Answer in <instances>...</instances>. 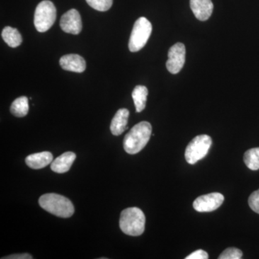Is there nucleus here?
<instances>
[{
  "mask_svg": "<svg viewBox=\"0 0 259 259\" xmlns=\"http://www.w3.org/2000/svg\"><path fill=\"white\" fill-rule=\"evenodd\" d=\"M152 134V126L143 121L136 124L124 138V149L129 154H136L144 149Z\"/></svg>",
  "mask_w": 259,
  "mask_h": 259,
  "instance_id": "1",
  "label": "nucleus"
},
{
  "mask_svg": "<svg viewBox=\"0 0 259 259\" xmlns=\"http://www.w3.org/2000/svg\"><path fill=\"white\" fill-rule=\"evenodd\" d=\"M39 204L44 210L57 217L68 218L74 213V207L69 199L55 193L45 194L40 197Z\"/></svg>",
  "mask_w": 259,
  "mask_h": 259,
  "instance_id": "2",
  "label": "nucleus"
},
{
  "mask_svg": "<svg viewBox=\"0 0 259 259\" xmlns=\"http://www.w3.org/2000/svg\"><path fill=\"white\" fill-rule=\"evenodd\" d=\"M146 217L138 207H129L122 211L120 218L121 231L131 236H139L144 233Z\"/></svg>",
  "mask_w": 259,
  "mask_h": 259,
  "instance_id": "3",
  "label": "nucleus"
},
{
  "mask_svg": "<svg viewBox=\"0 0 259 259\" xmlns=\"http://www.w3.org/2000/svg\"><path fill=\"white\" fill-rule=\"evenodd\" d=\"M152 32V25L144 17L140 18L134 24L129 40V50L131 52H138L147 44Z\"/></svg>",
  "mask_w": 259,
  "mask_h": 259,
  "instance_id": "4",
  "label": "nucleus"
},
{
  "mask_svg": "<svg viewBox=\"0 0 259 259\" xmlns=\"http://www.w3.org/2000/svg\"><path fill=\"white\" fill-rule=\"evenodd\" d=\"M56 19V7L52 2L44 0L37 5L34 15V25L37 31L47 32L55 23Z\"/></svg>",
  "mask_w": 259,
  "mask_h": 259,
  "instance_id": "5",
  "label": "nucleus"
},
{
  "mask_svg": "<svg viewBox=\"0 0 259 259\" xmlns=\"http://www.w3.org/2000/svg\"><path fill=\"white\" fill-rule=\"evenodd\" d=\"M212 144V139L207 135L196 136L186 148V161L190 164H194L202 160L207 156Z\"/></svg>",
  "mask_w": 259,
  "mask_h": 259,
  "instance_id": "6",
  "label": "nucleus"
},
{
  "mask_svg": "<svg viewBox=\"0 0 259 259\" xmlns=\"http://www.w3.org/2000/svg\"><path fill=\"white\" fill-rule=\"evenodd\" d=\"M224 196L219 192L205 194L197 197L193 202V207L199 212H212L222 205Z\"/></svg>",
  "mask_w": 259,
  "mask_h": 259,
  "instance_id": "7",
  "label": "nucleus"
},
{
  "mask_svg": "<svg viewBox=\"0 0 259 259\" xmlns=\"http://www.w3.org/2000/svg\"><path fill=\"white\" fill-rule=\"evenodd\" d=\"M166 61V68L171 74H176L183 68L185 63V46L182 42H177L170 48Z\"/></svg>",
  "mask_w": 259,
  "mask_h": 259,
  "instance_id": "8",
  "label": "nucleus"
},
{
  "mask_svg": "<svg viewBox=\"0 0 259 259\" xmlns=\"http://www.w3.org/2000/svg\"><path fill=\"white\" fill-rule=\"evenodd\" d=\"M60 27L66 33L78 35L82 30V22L79 12L71 9L66 12L61 17Z\"/></svg>",
  "mask_w": 259,
  "mask_h": 259,
  "instance_id": "9",
  "label": "nucleus"
},
{
  "mask_svg": "<svg viewBox=\"0 0 259 259\" xmlns=\"http://www.w3.org/2000/svg\"><path fill=\"white\" fill-rule=\"evenodd\" d=\"M61 68L66 71L82 73L86 69V61L77 54H68L63 56L59 61Z\"/></svg>",
  "mask_w": 259,
  "mask_h": 259,
  "instance_id": "10",
  "label": "nucleus"
},
{
  "mask_svg": "<svg viewBox=\"0 0 259 259\" xmlns=\"http://www.w3.org/2000/svg\"><path fill=\"white\" fill-rule=\"evenodd\" d=\"M190 8L197 20L205 21L212 15L213 3L212 0H190Z\"/></svg>",
  "mask_w": 259,
  "mask_h": 259,
  "instance_id": "11",
  "label": "nucleus"
},
{
  "mask_svg": "<svg viewBox=\"0 0 259 259\" xmlns=\"http://www.w3.org/2000/svg\"><path fill=\"white\" fill-rule=\"evenodd\" d=\"M129 115L130 112L127 109L122 108L117 110L110 125V131L112 135L115 136H120L127 128Z\"/></svg>",
  "mask_w": 259,
  "mask_h": 259,
  "instance_id": "12",
  "label": "nucleus"
},
{
  "mask_svg": "<svg viewBox=\"0 0 259 259\" xmlns=\"http://www.w3.org/2000/svg\"><path fill=\"white\" fill-rule=\"evenodd\" d=\"M76 157V154L70 151L63 153L52 161L51 164V170L58 174H64L69 171Z\"/></svg>",
  "mask_w": 259,
  "mask_h": 259,
  "instance_id": "13",
  "label": "nucleus"
},
{
  "mask_svg": "<svg viewBox=\"0 0 259 259\" xmlns=\"http://www.w3.org/2000/svg\"><path fill=\"white\" fill-rule=\"evenodd\" d=\"M54 156L49 151L33 153L25 158V163L32 169H40L52 163Z\"/></svg>",
  "mask_w": 259,
  "mask_h": 259,
  "instance_id": "14",
  "label": "nucleus"
},
{
  "mask_svg": "<svg viewBox=\"0 0 259 259\" xmlns=\"http://www.w3.org/2000/svg\"><path fill=\"white\" fill-rule=\"evenodd\" d=\"M148 94V89L145 86L138 85L134 88L132 93V97L136 106V112H142L146 108Z\"/></svg>",
  "mask_w": 259,
  "mask_h": 259,
  "instance_id": "15",
  "label": "nucleus"
},
{
  "mask_svg": "<svg viewBox=\"0 0 259 259\" xmlns=\"http://www.w3.org/2000/svg\"><path fill=\"white\" fill-rule=\"evenodd\" d=\"M2 37L5 42L11 48H17L20 46L23 41L21 35L18 29L7 26L2 32Z\"/></svg>",
  "mask_w": 259,
  "mask_h": 259,
  "instance_id": "16",
  "label": "nucleus"
},
{
  "mask_svg": "<svg viewBox=\"0 0 259 259\" xmlns=\"http://www.w3.org/2000/svg\"><path fill=\"white\" fill-rule=\"evenodd\" d=\"M29 105L28 97H18L12 103L10 112L15 117H23L28 115Z\"/></svg>",
  "mask_w": 259,
  "mask_h": 259,
  "instance_id": "17",
  "label": "nucleus"
},
{
  "mask_svg": "<svg viewBox=\"0 0 259 259\" xmlns=\"http://www.w3.org/2000/svg\"><path fill=\"white\" fill-rule=\"evenodd\" d=\"M245 164L250 170L259 169V147L248 150L243 156Z\"/></svg>",
  "mask_w": 259,
  "mask_h": 259,
  "instance_id": "18",
  "label": "nucleus"
},
{
  "mask_svg": "<svg viewBox=\"0 0 259 259\" xmlns=\"http://www.w3.org/2000/svg\"><path fill=\"white\" fill-rule=\"evenodd\" d=\"M88 4L97 11L105 12L111 8L113 0H86Z\"/></svg>",
  "mask_w": 259,
  "mask_h": 259,
  "instance_id": "19",
  "label": "nucleus"
},
{
  "mask_svg": "<svg viewBox=\"0 0 259 259\" xmlns=\"http://www.w3.org/2000/svg\"><path fill=\"white\" fill-rule=\"evenodd\" d=\"M243 253L241 250L236 248H228L218 257L219 259H241Z\"/></svg>",
  "mask_w": 259,
  "mask_h": 259,
  "instance_id": "20",
  "label": "nucleus"
},
{
  "mask_svg": "<svg viewBox=\"0 0 259 259\" xmlns=\"http://www.w3.org/2000/svg\"><path fill=\"white\" fill-rule=\"evenodd\" d=\"M248 204L253 212L259 214V190L250 194L248 198Z\"/></svg>",
  "mask_w": 259,
  "mask_h": 259,
  "instance_id": "21",
  "label": "nucleus"
},
{
  "mask_svg": "<svg viewBox=\"0 0 259 259\" xmlns=\"http://www.w3.org/2000/svg\"><path fill=\"white\" fill-rule=\"evenodd\" d=\"M209 258L208 253L203 250H197L191 253L186 259H207Z\"/></svg>",
  "mask_w": 259,
  "mask_h": 259,
  "instance_id": "22",
  "label": "nucleus"
},
{
  "mask_svg": "<svg viewBox=\"0 0 259 259\" xmlns=\"http://www.w3.org/2000/svg\"><path fill=\"white\" fill-rule=\"evenodd\" d=\"M3 259H32L33 257L28 253H18V254H13L8 255V256L2 258Z\"/></svg>",
  "mask_w": 259,
  "mask_h": 259,
  "instance_id": "23",
  "label": "nucleus"
}]
</instances>
